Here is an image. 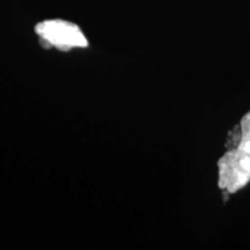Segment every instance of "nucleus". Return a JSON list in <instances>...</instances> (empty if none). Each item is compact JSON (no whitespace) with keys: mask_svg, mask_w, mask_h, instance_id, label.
Returning a JSON list of instances; mask_svg holds the SVG:
<instances>
[{"mask_svg":"<svg viewBox=\"0 0 250 250\" xmlns=\"http://www.w3.org/2000/svg\"><path fill=\"white\" fill-rule=\"evenodd\" d=\"M226 147L218 161V187L230 195L250 182V111L229 133Z\"/></svg>","mask_w":250,"mask_h":250,"instance_id":"f257e3e1","label":"nucleus"},{"mask_svg":"<svg viewBox=\"0 0 250 250\" xmlns=\"http://www.w3.org/2000/svg\"><path fill=\"white\" fill-rule=\"evenodd\" d=\"M35 33L45 49L55 48L59 51H70L76 48H87L88 41L78 24L62 19H52L39 22Z\"/></svg>","mask_w":250,"mask_h":250,"instance_id":"f03ea898","label":"nucleus"}]
</instances>
